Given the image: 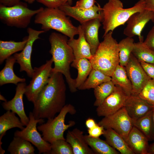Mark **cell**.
Instances as JSON below:
<instances>
[{
  "label": "cell",
  "instance_id": "cell-36",
  "mask_svg": "<svg viewBox=\"0 0 154 154\" xmlns=\"http://www.w3.org/2000/svg\"><path fill=\"white\" fill-rule=\"evenodd\" d=\"M139 97L151 105H154V79H150L139 94Z\"/></svg>",
  "mask_w": 154,
  "mask_h": 154
},
{
  "label": "cell",
  "instance_id": "cell-17",
  "mask_svg": "<svg viewBox=\"0 0 154 154\" xmlns=\"http://www.w3.org/2000/svg\"><path fill=\"white\" fill-rule=\"evenodd\" d=\"M124 107L132 120H135L152 110L153 106L141 98L139 95L131 94L127 98Z\"/></svg>",
  "mask_w": 154,
  "mask_h": 154
},
{
  "label": "cell",
  "instance_id": "cell-25",
  "mask_svg": "<svg viewBox=\"0 0 154 154\" xmlns=\"http://www.w3.org/2000/svg\"><path fill=\"white\" fill-rule=\"evenodd\" d=\"M111 78V81L114 84L119 86L128 96L132 94L131 84L127 76L125 66L118 64Z\"/></svg>",
  "mask_w": 154,
  "mask_h": 154
},
{
  "label": "cell",
  "instance_id": "cell-32",
  "mask_svg": "<svg viewBox=\"0 0 154 154\" xmlns=\"http://www.w3.org/2000/svg\"><path fill=\"white\" fill-rule=\"evenodd\" d=\"M134 39L128 37L118 43L120 65L125 67L127 64L134 47Z\"/></svg>",
  "mask_w": 154,
  "mask_h": 154
},
{
  "label": "cell",
  "instance_id": "cell-9",
  "mask_svg": "<svg viewBox=\"0 0 154 154\" xmlns=\"http://www.w3.org/2000/svg\"><path fill=\"white\" fill-rule=\"evenodd\" d=\"M29 121L26 127L15 131L14 136L21 137L30 142L37 148L39 154H49L51 144L43 139L37 127V124L44 122L43 119H36L31 112L29 113Z\"/></svg>",
  "mask_w": 154,
  "mask_h": 154
},
{
  "label": "cell",
  "instance_id": "cell-31",
  "mask_svg": "<svg viewBox=\"0 0 154 154\" xmlns=\"http://www.w3.org/2000/svg\"><path fill=\"white\" fill-rule=\"evenodd\" d=\"M7 150L11 154H34L35 149L29 141L21 137L14 136Z\"/></svg>",
  "mask_w": 154,
  "mask_h": 154
},
{
  "label": "cell",
  "instance_id": "cell-28",
  "mask_svg": "<svg viewBox=\"0 0 154 154\" xmlns=\"http://www.w3.org/2000/svg\"><path fill=\"white\" fill-rule=\"evenodd\" d=\"M132 121L133 126L142 133L149 141L153 140L154 127L153 110L140 118Z\"/></svg>",
  "mask_w": 154,
  "mask_h": 154
},
{
  "label": "cell",
  "instance_id": "cell-14",
  "mask_svg": "<svg viewBox=\"0 0 154 154\" xmlns=\"http://www.w3.org/2000/svg\"><path fill=\"white\" fill-rule=\"evenodd\" d=\"M128 96L119 86H115L113 92L96 109L99 117L112 114L124 107Z\"/></svg>",
  "mask_w": 154,
  "mask_h": 154
},
{
  "label": "cell",
  "instance_id": "cell-3",
  "mask_svg": "<svg viewBox=\"0 0 154 154\" xmlns=\"http://www.w3.org/2000/svg\"><path fill=\"white\" fill-rule=\"evenodd\" d=\"M112 32L103 35V40L89 60L93 68L111 77L119 64L118 43L113 37Z\"/></svg>",
  "mask_w": 154,
  "mask_h": 154
},
{
  "label": "cell",
  "instance_id": "cell-26",
  "mask_svg": "<svg viewBox=\"0 0 154 154\" xmlns=\"http://www.w3.org/2000/svg\"><path fill=\"white\" fill-rule=\"evenodd\" d=\"M28 37L22 41L15 42L13 40H0V64L11 55L17 52L22 50L27 43Z\"/></svg>",
  "mask_w": 154,
  "mask_h": 154
},
{
  "label": "cell",
  "instance_id": "cell-6",
  "mask_svg": "<svg viewBox=\"0 0 154 154\" xmlns=\"http://www.w3.org/2000/svg\"><path fill=\"white\" fill-rule=\"evenodd\" d=\"M76 112L73 105L70 104L65 105L57 116L48 119L46 122L38 126L37 129L42 133L43 139L50 143L58 139L66 140L64 135V132L74 126L75 122L71 121L68 124H66L65 117L68 114L74 115Z\"/></svg>",
  "mask_w": 154,
  "mask_h": 154
},
{
  "label": "cell",
  "instance_id": "cell-13",
  "mask_svg": "<svg viewBox=\"0 0 154 154\" xmlns=\"http://www.w3.org/2000/svg\"><path fill=\"white\" fill-rule=\"evenodd\" d=\"M125 68L131 84L132 94L139 95L146 83L151 79L147 75L140 62L132 53Z\"/></svg>",
  "mask_w": 154,
  "mask_h": 154
},
{
  "label": "cell",
  "instance_id": "cell-44",
  "mask_svg": "<svg viewBox=\"0 0 154 154\" xmlns=\"http://www.w3.org/2000/svg\"><path fill=\"white\" fill-rule=\"evenodd\" d=\"M85 125L88 129L94 127L97 124L93 118H89L85 121Z\"/></svg>",
  "mask_w": 154,
  "mask_h": 154
},
{
  "label": "cell",
  "instance_id": "cell-23",
  "mask_svg": "<svg viewBox=\"0 0 154 154\" xmlns=\"http://www.w3.org/2000/svg\"><path fill=\"white\" fill-rule=\"evenodd\" d=\"M16 62L13 56H11L6 60L5 66L0 72V85L7 84L17 85L20 82H25L26 79L17 76L13 71V66Z\"/></svg>",
  "mask_w": 154,
  "mask_h": 154
},
{
  "label": "cell",
  "instance_id": "cell-46",
  "mask_svg": "<svg viewBox=\"0 0 154 154\" xmlns=\"http://www.w3.org/2000/svg\"><path fill=\"white\" fill-rule=\"evenodd\" d=\"M153 127H154V133H153V140L154 141V105L153 106Z\"/></svg>",
  "mask_w": 154,
  "mask_h": 154
},
{
  "label": "cell",
  "instance_id": "cell-48",
  "mask_svg": "<svg viewBox=\"0 0 154 154\" xmlns=\"http://www.w3.org/2000/svg\"><path fill=\"white\" fill-rule=\"evenodd\" d=\"M0 99L1 100L4 101V102L7 101L5 98L1 94L0 95Z\"/></svg>",
  "mask_w": 154,
  "mask_h": 154
},
{
  "label": "cell",
  "instance_id": "cell-42",
  "mask_svg": "<svg viewBox=\"0 0 154 154\" xmlns=\"http://www.w3.org/2000/svg\"><path fill=\"white\" fill-rule=\"evenodd\" d=\"M20 2V0H0L1 4L7 7L13 6Z\"/></svg>",
  "mask_w": 154,
  "mask_h": 154
},
{
  "label": "cell",
  "instance_id": "cell-16",
  "mask_svg": "<svg viewBox=\"0 0 154 154\" xmlns=\"http://www.w3.org/2000/svg\"><path fill=\"white\" fill-rule=\"evenodd\" d=\"M26 84L20 82L17 85L14 97L11 100L4 102L2 104L3 108L7 111L10 110L17 114L24 126L28 124L29 118L25 111L23 97L25 91Z\"/></svg>",
  "mask_w": 154,
  "mask_h": 154
},
{
  "label": "cell",
  "instance_id": "cell-50",
  "mask_svg": "<svg viewBox=\"0 0 154 154\" xmlns=\"http://www.w3.org/2000/svg\"></svg>",
  "mask_w": 154,
  "mask_h": 154
},
{
  "label": "cell",
  "instance_id": "cell-12",
  "mask_svg": "<svg viewBox=\"0 0 154 154\" xmlns=\"http://www.w3.org/2000/svg\"><path fill=\"white\" fill-rule=\"evenodd\" d=\"M150 21L154 22V12L145 9L136 12L133 14L127 21L123 33L127 37L131 38L137 36L139 41L143 42V37L141 35V32Z\"/></svg>",
  "mask_w": 154,
  "mask_h": 154
},
{
  "label": "cell",
  "instance_id": "cell-2",
  "mask_svg": "<svg viewBox=\"0 0 154 154\" xmlns=\"http://www.w3.org/2000/svg\"><path fill=\"white\" fill-rule=\"evenodd\" d=\"M67 37L55 32L49 37L51 46L49 51L52 56L54 66L52 72H59L64 76L70 90L74 93L78 89L75 79L72 78L70 72V65L75 59L72 49L68 43Z\"/></svg>",
  "mask_w": 154,
  "mask_h": 154
},
{
  "label": "cell",
  "instance_id": "cell-10",
  "mask_svg": "<svg viewBox=\"0 0 154 154\" xmlns=\"http://www.w3.org/2000/svg\"><path fill=\"white\" fill-rule=\"evenodd\" d=\"M98 124L105 129H113L125 141L133 126L132 120L124 107L115 113L104 117Z\"/></svg>",
  "mask_w": 154,
  "mask_h": 154
},
{
  "label": "cell",
  "instance_id": "cell-47",
  "mask_svg": "<svg viewBox=\"0 0 154 154\" xmlns=\"http://www.w3.org/2000/svg\"><path fill=\"white\" fill-rule=\"evenodd\" d=\"M25 2L29 3L31 4L33 3L35 0H23Z\"/></svg>",
  "mask_w": 154,
  "mask_h": 154
},
{
  "label": "cell",
  "instance_id": "cell-20",
  "mask_svg": "<svg viewBox=\"0 0 154 154\" xmlns=\"http://www.w3.org/2000/svg\"><path fill=\"white\" fill-rule=\"evenodd\" d=\"M78 27V38H70L68 40V43L72 50L75 59L85 58L90 60L93 56L90 46L85 38L81 25H79Z\"/></svg>",
  "mask_w": 154,
  "mask_h": 154
},
{
  "label": "cell",
  "instance_id": "cell-34",
  "mask_svg": "<svg viewBox=\"0 0 154 154\" xmlns=\"http://www.w3.org/2000/svg\"><path fill=\"white\" fill-rule=\"evenodd\" d=\"M115 86L110 81L103 83L94 89V94L96 98L94 106L97 107L100 105L113 92Z\"/></svg>",
  "mask_w": 154,
  "mask_h": 154
},
{
  "label": "cell",
  "instance_id": "cell-24",
  "mask_svg": "<svg viewBox=\"0 0 154 154\" xmlns=\"http://www.w3.org/2000/svg\"><path fill=\"white\" fill-rule=\"evenodd\" d=\"M15 114L11 111L8 110L0 117V143L2 142V138L8 130L15 127L21 130L24 128V125Z\"/></svg>",
  "mask_w": 154,
  "mask_h": 154
},
{
  "label": "cell",
  "instance_id": "cell-43",
  "mask_svg": "<svg viewBox=\"0 0 154 154\" xmlns=\"http://www.w3.org/2000/svg\"><path fill=\"white\" fill-rule=\"evenodd\" d=\"M145 9L154 12V0H143Z\"/></svg>",
  "mask_w": 154,
  "mask_h": 154
},
{
  "label": "cell",
  "instance_id": "cell-7",
  "mask_svg": "<svg viewBox=\"0 0 154 154\" xmlns=\"http://www.w3.org/2000/svg\"><path fill=\"white\" fill-rule=\"evenodd\" d=\"M36 10L29 8L26 4L20 2L10 7L0 5V19L8 26L25 29L30 23L33 17L43 9Z\"/></svg>",
  "mask_w": 154,
  "mask_h": 154
},
{
  "label": "cell",
  "instance_id": "cell-27",
  "mask_svg": "<svg viewBox=\"0 0 154 154\" xmlns=\"http://www.w3.org/2000/svg\"><path fill=\"white\" fill-rule=\"evenodd\" d=\"M71 66L78 70V76L75 79L76 86L78 89L87 78L93 69L92 65L89 59L83 58L74 59Z\"/></svg>",
  "mask_w": 154,
  "mask_h": 154
},
{
  "label": "cell",
  "instance_id": "cell-33",
  "mask_svg": "<svg viewBox=\"0 0 154 154\" xmlns=\"http://www.w3.org/2000/svg\"><path fill=\"white\" fill-rule=\"evenodd\" d=\"M132 54L139 62L154 64V51L145 45L143 42L134 43Z\"/></svg>",
  "mask_w": 154,
  "mask_h": 154
},
{
  "label": "cell",
  "instance_id": "cell-38",
  "mask_svg": "<svg viewBox=\"0 0 154 154\" xmlns=\"http://www.w3.org/2000/svg\"><path fill=\"white\" fill-rule=\"evenodd\" d=\"M104 129L103 126L97 123L94 127L88 129V135L93 137H99L101 135L104 134Z\"/></svg>",
  "mask_w": 154,
  "mask_h": 154
},
{
  "label": "cell",
  "instance_id": "cell-29",
  "mask_svg": "<svg viewBox=\"0 0 154 154\" xmlns=\"http://www.w3.org/2000/svg\"><path fill=\"white\" fill-rule=\"evenodd\" d=\"M87 143L95 154H118L119 152L112 147L106 141L99 137H93L84 135Z\"/></svg>",
  "mask_w": 154,
  "mask_h": 154
},
{
  "label": "cell",
  "instance_id": "cell-40",
  "mask_svg": "<svg viewBox=\"0 0 154 154\" xmlns=\"http://www.w3.org/2000/svg\"><path fill=\"white\" fill-rule=\"evenodd\" d=\"M140 62L147 75L151 79H154V64L143 62Z\"/></svg>",
  "mask_w": 154,
  "mask_h": 154
},
{
  "label": "cell",
  "instance_id": "cell-35",
  "mask_svg": "<svg viewBox=\"0 0 154 154\" xmlns=\"http://www.w3.org/2000/svg\"><path fill=\"white\" fill-rule=\"evenodd\" d=\"M50 144L51 149L49 154H74L71 146L66 140H56Z\"/></svg>",
  "mask_w": 154,
  "mask_h": 154
},
{
  "label": "cell",
  "instance_id": "cell-19",
  "mask_svg": "<svg viewBox=\"0 0 154 154\" xmlns=\"http://www.w3.org/2000/svg\"><path fill=\"white\" fill-rule=\"evenodd\" d=\"M101 20L95 19L81 25L85 38L89 44L91 53L93 56L95 53L100 42L98 38V31L101 26Z\"/></svg>",
  "mask_w": 154,
  "mask_h": 154
},
{
  "label": "cell",
  "instance_id": "cell-15",
  "mask_svg": "<svg viewBox=\"0 0 154 154\" xmlns=\"http://www.w3.org/2000/svg\"><path fill=\"white\" fill-rule=\"evenodd\" d=\"M59 8L67 16L74 18L81 24L95 19H100L102 22V8L99 5L95 4L90 9H84L71 6L67 3Z\"/></svg>",
  "mask_w": 154,
  "mask_h": 154
},
{
  "label": "cell",
  "instance_id": "cell-41",
  "mask_svg": "<svg viewBox=\"0 0 154 154\" xmlns=\"http://www.w3.org/2000/svg\"><path fill=\"white\" fill-rule=\"evenodd\" d=\"M95 2V0H79L76 2L74 6L80 8L89 9L94 6Z\"/></svg>",
  "mask_w": 154,
  "mask_h": 154
},
{
  "label": "cell",
  "instance_id": "cell-22",
  "mask_svg": "<svg viewBox=\"0 0 154 154\" xmlns=\"http://www.w3.org/2000/svg\"><path fill=\"white\" fill-rule=\"evenodd\" d=\"M103 135L108 144L121 154H135L123 138L113 129H105Z\"/></svg>",
  "mask_w": 154,
  "mask_h": 154
},
{
  "label": "cell",
  "instance_id": "cell-18",
  "mask_svg": "<svg viewBox=\"0 0 154 154\" xmlns=\"http://www.w3.org/2000/svg\"><path fill=\"white\" fill-rule=\"evenodd\" d=\"M83 132L77 128L68 131L66 140L71 146L74 154H94L85 140Z\"/></svg>",
  "mask_w": 154,
  "mask_h": 154
},
{
  "label": "cell",
  "instance_id": "cell-21",
  "mask_svg": "<svg viewBox=\"0 0 154 154\" xmlns=\"http://www.w3.org/2000/svg\"><path fill=\"white\" fill-rule=\"evenodd\" d=\"M149 141L142 133L133 126L126 141L135 154H148Z\"/></svg>",
  "mask_w": 154,
  "mask_h": 154
},
{
  "label": "cell",
  "instance_id": "cell-4",
  "mask_svg": "<svg viewBox=\"0 0 154 154\" xmlns=\"http://www.w3.org/2000/svg\"><path fill=\"white\" fill-rule=\"evenodd\" d=\"M145 9L143 0H139L131 7L124 9L120 0H108L102 8L104 35L124 25L133 13Z\"/></svg>",
  "mask_w": 154,
  "mask_h": 154
},
{
  "label": "cell",
  "instance_id": "cell-45",
  "mask_svg": "<svg viewBox=\"0 0 154 154\" xmlns=\"http://www.w3.org/2000/svg\"><path fill=\"white\" fill-rule=\"evenodd\" d=\"M148 153V154H154V142L151 145H149Z\"/></svg>",
  "mask_w": 154,
  "mask_h": 154
},
{
  "label": "cell",
  "instance_id": "cell-37",
  "mask_svg": "<svg viewBox=\"0 0 154 154\" xmlns=\"http://www.w3.org/2000/svg\"><path fill=\"white\" fill-rule=\"evenodd\" d=\"M46 7L48 8H59L67 2L66 0H36Z\"/></svg>",
  "mask_w": 154,
  "mask_h": 154
},
{
  "label": "cell",
  "instance_id": "cell-39",
  "mask_svg": "<svg viewBox=\"0 0 154 154\" xmlns=\"http://www.w3.org/2000/svg\"><path fill=\"white\" fill-rule=\"evenodd\" d=\"M143 43L147 47L154 51V26L149 32Z\"/></svg>",
  "mask_w": 154,
  "mask_h": 154
},
{
  "label": "cell",
  "instance_id": "cell-8",
  "mask_svg": "<svg viewBox=\"0 0 154 154\" xmlns=\"http://www.w3.org/2000/svg\"><path fill=\"white\" fill-rule=\"evenodd\" d=\"M53 60L51 58L45 64L35 67L29 84L26 87L25 94L28 100L34 103L39 94L48 83L52 72Z\"/></svg>",
  "mask_w": 154,
  "mask_h": 154
},
{
  "label": "cell",
  "instance_id": "cell-49",
  "mask_svg": "<svg viewBox=\"0 0 154 154\" xmlns=\"http://www.w3.org/2000/svg\"><path fill=\"white\" fill-rule=\"evenodd\" d=\"M66 1L67 3H68L70 5L72 4V0H66Z\"/></svg>",
  "mask_w": 154,
  "mask_h": 154
},
{
  "label": "cell",
  "instance_id": "cell-1",
  "mask_svg": "<svg viewBox=\"0 0 154 154\" xmlns=\"http://www.w3.org/2000/svg\"><path fill=\"white\" fill-rule=\"evenodd\" d=\"M52 72L49 81L33 103V113L37 119L54 118L65 105L66 86L63 76Z\"/></svg>",
  "mask_w": 154,
  "mask_h": 154
},
{
  "label": "cell",
  "instance_id": "cell-30",
  "mask_svg": "<svg viewBox=\"0 0 154 154\" xmlns=\"http://www.w3.org/2000/svg\"><path fill=\"white\" fill-rule=\"evenodd\" d=\"M111 80V76L99 70L93 68L88 77L78 89L83 90L94 89L102 84L110 81Z\"/></svg>",
  "mask_w": 154,
  "mask_h": 154
},
{
  "label": "cell",
  "instance_id": "cell-11",
  "mask_svg": "<svg viewBox=\"0 0 154 154\" xmlns=\"http://www.w3.org/2000/svg\"><path fill=\"white\" fill-rule=\"evenodd\" d=\"M27 32L28 35V40L25 46L21 52L16 53L13 56L16 59V62L20 65V71L25 72L29 77L32 78L34 71L31 60L33 45L34 42L40 38L39 35L45 31L43 30L38 31L29 27Z\"/></svg>",
  "mask_w": 154,
  "mask_h": 154
},
{
  "label": "cell",
  "instance_id": "cell-5",
  "mask_svg": "<svg viewBox=\"0 0 154 154\" xmlns=\"http://www.w3.org/2000/svg\"><path fill=\"white\" fill-rule=\"evenodd\" d=\"M34 22L40 25L42 30L45 32L53 29L70 38L79 34L78 27L74 26L70 18L59 8H43L35 15Z\"/></svg>",
  "mask_w": 154,
  "mask_h": 154
}]
</instances>
